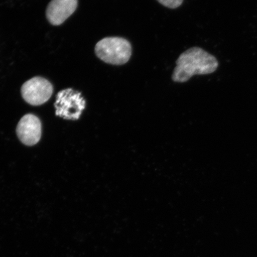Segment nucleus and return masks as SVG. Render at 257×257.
Listing matches in <instances>:
<instances>
[{
  "label": "nucleus",
  "instance_id": "7",
  "mask_svg": "<svg viewBox=\"0 0 257 257\" xmlns=\"http://www.w3.org/2000/svg\"><path fill=\"white\" fill-rule=\"evenodd\" d=\"M161 5L165 6V7L175 9L181 6L184 2V0H157Z\"/></svg>",
  "mask_w": 257,
  "mask_h": 257
},
{
  "label": "nucleus",
  "instance_id": "1",
  "mask_svg": "<svg viewBox=\"0 0 257 257\" xmlns=\"http://www.w3.org/2000/svg\"><path fill=\"white\" fill-rule=\"evenodd\" d=\"M172 79L179 83L187 82L194 75H208L218 67L216 58L201 48L192 47L180 55L176 62Z\"/></svg>",
  "mask_w": 257,
  "mask_h": 257
},
{
  "label": "nucleus",
  "instance_id": "3",
  "mask_svg": "<svg viewBox=\"0 0 257 257\" xmlns=\"http://www.w3.org/2000/svg\"><path fill=\"white\" fill-rule=\"evenodd\" d=\"M56 114L66 120H76L86 107L81 93L72 88L62 90L56 96Z\"/></svg>",
  "mask_w": 257,
  "mask_h": 257
},
{
  "label": "nucleus",
  "instance_id": "4",
  "mask_svg": "<svg viewBox=\"0 0 257 257\" xmlns=\"http://www.w3.org/2000/svg\"><path fill=\"white\" fill-rule=\"evenodd\" d=\"M53 93V85L47 79L40 76L27 80L21 88V94L24 100L35 106L46 103Z\"/></svg>",
  "mask_w": 257,
  "mask_h": 257
},
{
  "label": "nucleus",
  "instance_id": "5",
  "mask_svg": "<svg viewBox=\"0 0 257 257\" xmlns=\"http://www.w3.org/2000/svg\"><path fill=\"white\" fill-rule=\"evenodd\" d=\"M19 139L26 146H32L39 142L42 134V125L36 115L27 114L19 121L16 128Z\"/></svg>",
  "mask_w": 257,
  "mask_h": 257
},
{
  "label": "nucleus",
  "instance_id": "6",
  "mask_svg": "<svg viewBox=\"0 0 257 257\" xmlns=\"http://www.w3.org/2000/svg\"><path fill=\"white\" fill-rule=\"evenodd\" d=\"M78 0H51L46 11L48 22L54 26L62 25L78 8Z\"/></svg>",
  "mask_w": 257,
  "mask_h": 257
},
{
  "label": "nucleus",
  "instance_id": "2",
  "mask_svg": "<svg viewBox=\"0 0 257 257\" xmlns=\"http://www.w3.org/2000/svg\"><path fill=\"white\" fill-rule=\"evenodd\" d=\"M95 52L96 56L105 63L120 66L130 60L133 47L130 42L124 38L106 37L96 43Z\"/></svg>",
  "mask_w": 257,
  "mask_h": 257
}]
</instances>
